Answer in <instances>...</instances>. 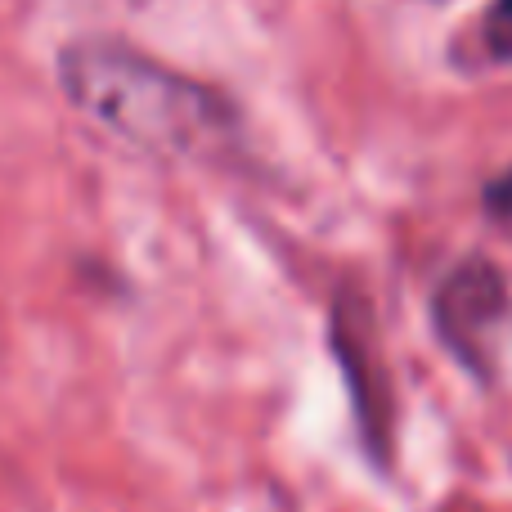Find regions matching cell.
Instances as JSON below:
<instances>
[{
  "label": "cell",
  "instance_id": "cell-2",
  "mask_svg": "<svg viewBox=\"0 0 512 512\" xmlns=\"http://www.w3.org/2000/svg\"><path fill=\"white\" fill-rule=\"evenodd\" d=\"M436 328L450 342L454 355H463L468 364H477L481 342L490 337V328L508 315V288L499 279V270L490 261H463L450 279L436 292Z\"/></svg>",
  "mask_w": 512,
  "mask_h": 512
},
{
  "label": "cell",
  "instance_id": "cell-1",
  "mask_svg": "<svg viewBox=\"0 0 512 512\" xmlns=\"http://www.w3.org/2000/svg\"><path fill=\"white\" fill-rule=\"evenodd\" d=\"M68 99L113 135L162 158H194L234 131V104L212 86L117 41H77L59 54Z\"/></svg>",
  "mask_w": 512,
  "mask_h": 512
},
{
  "label": "cell",
  "instance_id": "cell-4",
  "mask_svg": "<svg viewBox=\"0 0 512 512\" xmlns=\"http://www.w3.org/2000/svg\"><path fill=\"white\" fill-rule=\"evenodd\" d=\"M486 212H490V221L495 225L512 230V167L499 180H490L486 185Z\"/></svg>",
  "mask_w": 512,
  "mask_h": 512
},
{
  "label": "cell",
  "instance_id": "cell-3",
  "mask_svg": "<svg viewBox=\"0 0 512 512\" xmlns=\"http://www.w3.org/2000/svg\"><path fill=\"white\" fill-rule=\"evenodd\" d=\"M481 36H486V50L495 54V59L512 63V0H495V5L486 9Z\"/></svg>",
  "mask_w": 512,
  "mask_h": 512
}]
</instances>
